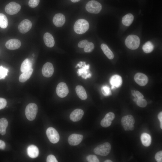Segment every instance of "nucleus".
I'll return each instance as SVG.
<instances>
[{"instance_id": "f257e3e1", "label": "nucleus", "mask_w": 162, "mask_h": 162, "mask_svg": "<svg viewBox=\"0 0 162 162\" xmlns=\"http://www.w3.org/2000/svg\"><path fill=\"white\" fill-rule=\"evenodd\" d=\"M89 28L88 22L84 19L77 20L75 23L74 26V31L79 34L84 33L88 30Z\"/></svg>"}, {"instance_id": "f03ea898", "label": "nucleus", "mask_w": 162, "mask_h": 162, "mask_svg": "<svg viewBox=\"0 0 162 162\" xmlns=\"http://www.w3.org/2000/svg\"><path fill=\"white\" fill-rule=\"evenodd\" d=\"M140 40L139 37L135 35H130L126 38L125 43L126 46L131 50H135L139 46Z\"/></svg>"}, {"instance_id": "7ed1b4c3", "label": "nucleus", "mask_w": 162, "mask_h": 162, "mask_svg": "<svg viewBox=\"0 0 162 162\" xmlns=\"http://www.w3.org/2000/svg\"><path fill=\"white\" fill-rule=\"evenodd\" d=\"M38 107L34 103H30L26 106L25 113L26 117L29 121H33L35 118L37 113Z\"/></svg>"}, {"instance_id": "20e7f679", "label": "nucleus", "mask_w": 162, "mask_h": 162, "mask_svg": "<svg viewBox=\"0 0 162 162\" xmlns=\"http://www.w3.org/2000/svg\"><path fill=\"white\" fill-rule=\"evenodd\" d=\"M121 123L126 131L132 130L134 128V124L135 123V120L131 115H127L123 117L121 119Z\"/></svg>"}, {"instance_id": "39448f33", "label": "nucleus", "mask_w": 162, "mask_h": 162, "mask_svg": "<svg viewBox=\"0 0 162 162\" xmlns=\"http://www.w3.org/2000/svg\"><path fill=\"white\" fill-rule=\"evenodd\" d=\"M111 149L110 144L108 142H105L99 145L94 149V153L98 155L106 156L110 152Z\"/></svg>"}, {"instance_id": "423d86ee", "label": "nucleus", "mask_w": 162, "mask_h": 162, "mask_svg": "<svg viewBox=\"0 0 162 162\" xmlns=\"http://www.w3.org/2000/svg\"><path fill=\"white\" fill-rule=\"evenodd\" d=\"M86 10L90 13L98 14L100 11L102 6L98 2L95 0H92L86 4Z\"/></svg>"}, {"instance_id": "0eeeda50", "label": "nucleus", "mask_w": 162, "mask_h": 162, "mask_svg": "<svg viewBox=\"0 0 162 162\" xmlns=\"http://www.w3.org/2000/svg\"><path fill=\"white\" fill-rule=\"evenodd\" d=\"M46 135L50 141L52 143L58 142L60 139L59 134L57 131L52 127L48 128L46 131Z\"/></svg>"}, {"instance_id": "6e6552de", "label": "nucleus", "mask_w": 162, "mask_h": 162, "mask_svg": "<svg viewBox=\"0 0 162 162\" xmlns=\"http://www.w3.org/2000/svg\"><path fill=\"white\" fill-rule=\"evenodd\" d=\"M21 8V6L19 4L15 2H11L6 6L5 11L7 14L12 15L18 13Z\"/></svg>"}, {"instance_id": "1a4fd4ad", "label": "nucleus", "mask_w": 162, "mask_h": 162, "mask_svg": "<svg viewBox=\"0 0 162 162\" xmlns=\"http://www.w3.org/2000/svg\"><path fill=\"white\" fill-rule=\"evenodd\" d=\"M56 92L59 97H65L69 92V90L66 84L64 82H61L57 85L56 88Z\"/></svg>"}, {"instance_id": "9d476101", "label": "nucleus", "mask_w": 162, "mask_h": 162, "mask_svg": "<svg viewBox=\"0 0 162 162\" xmlns=\"http://www.w3.org/2000/svg\"><path fill=\"white\" fill-rule=\"evenodd\" d=\"M32 25V23L30 20L25 19L20 23L18 26V29L20 33L25 34L31 29Z\"/></svg>"}, {"instance_id": "9b49d317", "label": "nucleus", "mask_w": 162, "mask_h": 162, "mask_svg": "<svg viewBox=\"0 0 162 162\" xmlns=\"http://www.w3.org/2000/svg\"><path fill=\"white\" fill-rule=\"evenodd\" d=\"M54 71L53 65L51 63L47 62L43 65L42 69L43 75L45 77H50L52 76Z\"/></svg>"}, {"instance_id": "f8f14e48", "label": "nucleus", "mask_w": 162, "mask_h": 162, "mask_svg": "<svg viewBox=\"0 0 162 162\" xmlns=\"http://www.w3.org/2000/svg\"><path fill=\"white\" fill-rule=\"evenodd\" d=\"M134 80L137 84L141 86L146 85L148 81L147 76L144 74L141 73H137L135 75Z\"/></svg>"}, {"instance_id": "ddd939ff", "label": "nucleus", "mask_w": 162, "mask_h": 162, "mask_svg": "<svg viewBox=\"0 0 162 162\" xmlns=\"http://www.w3.org/2000/svg\"><path fill=\"white\" fill-rule=\"evenodd\" d=\"M86 63L84 62L82 65L80 67L82 68L78 70L77 73L79 76H81L84 79L90 78L91 76V74L89 73V65H86Z\"/></svg>"}, {"instance_id": "4468645a", "label": "nucleus", "mask_w": 162, "mask_h": 162, "mask_svg": "<svg viewBox=\"0 0 162 162\" xmlns=\"http://www.w3.org/2000/svg\"><path fill=\"white\" fill-rule=\"evenodd\" d=\"M115 118V115L113 113L111 112L108 113L101 121L100 122L101 126L105 128L110 126L112 123V121Z\"/></svg>"}, {"instance_id": "2eb2a0df", "label": "nucleus", "mask_w": 162, "mask_h": 162, "mask_svg": "<svg viewBox=\"0 0 162 162\" xmlns=\"http://www.w3.org/2000/svg\"><path fill=\"white\" fill-rule=\"evenodd\" d=\"M83 138L82 135L77 134H73L68 137V141L69 144L73 146H75L79 144Z\"/></svg>"}, {"instance_id": "dca6fc26", "label": "nucleus", "mask_w": 162, "mask_h": 162, "mask_svg": "<svg viewBox=\"0 0 162 162\" xmlns=\"http://www.w3.org/2000/svg\"><path fill=\"white\" fill-rule=\"evenodd\" d=\"M21 45L20 41L17 39H12L8 40L6 43V48L10 50H15L19 48Z\"/></svg>"}, {"instance_id": "f3484780", "label": "nucleus", "mask_w": 162, "mask_h": 162, "mask_svg": "<svg viewBox=\"0 0 162 162\" xmlns=\"http://www.w3.org/2000/svg\"><path fill=\"white\" fill-rule=\"evenodd\" d=\"M65 22V16L61 13L56 14L53 17V22L56 27H60L62 26Z\"/></svg>"}, {"instance_id": "a211bd4d", "label": "nucleus", "mask_w": 162, "mask_h": 162, "mask_svg": "<svg viewBox=\"0 0 162 162\" xmlns=\"http://www.w3.org/2000/svg\"><path fill=\"white\" fill-rule=\"evenodd\" d=\"M84 113L82 110L80 109H76L71 112L70 116V118L73 122L78 121L82 118Z\"/></svg>"}, {"instance_id": "6ab92c4d", "label": "nucleus", "mask_w": 162, "mask_h": 162, "mask_svg": "<svg viewBox=\"0 0 162 162\" xmlns=\"http://www.w3.org/2000/svg\"><path fill=\"white\" fill-rule=\"evenodd\" d=\"M44 40L45 45L49 47H52L55 44V41L52 35L48 32H46L44 35Z\"/></svg>"}, {"instance_id": "aec40b11", "label": "nucleus", "mask_w": 162, "mask_h": 162, "mask_svg": "<svg viewBox=\"0 0 162 162\" xmlns=\"http://www.w3.org/2000/svg\"><path fill=\"white\" fill-rule=\"evenodd\" d=\"M122 77L118 75H115L110 78V83L112 86L116 88H118L122 85Z\"/></svg>"}, {"instance_id": "412c9836", "label": "nucleus", "mask_w": 162, "mask_h": 162, "mask_svg": "<svg viewBox=\"0 0 162 162\" xmlns=\"http://www.w3.org/2000/svg\"><path fill=\"white\" fill-rule=\"evenodd\" d=\"M27 152L28 156L30 158H34L38 155L39 151L36 146L34 145H31L27 148Z\"/></svg>"}, {"instance_id": "4be33fe9", "label": "nucleus", "mask_w": 162, "mask_h": 162, "mask_svg": "<svg viewBox=\"0 0 162 162\" xmlns=\"http://www.w3.org/2000/svg\"><path fill=\"white\" fill-rule=\"evenodd\" d=\"M76 92L78 97L82 100H85L87 98V95L84 88L81 86H77Z\"/></svg>"}, {"instance_id": "5701e85b", "label": "nucleus", "mask_w": 162, "mask_h": 162, "mask_svg": "<svg viewBox=\"0 0 162 162\" xmlns=\"http://www.w3.org/2000/svg\"><path fill=\"white\" fill-rule=\"evenodd\" d=\"M100 47L104 54L109 59H112L113 58L114 56L113 53L106 44H102Z\"/></svg>"}, {"instance_id": "b1692460", "label": "nucleus", "mask_w": 162, "mask_h": 162, "mask_svg": "<svg viewBox=\"0 0 162 162\" xmlns=\"http://www.w3.org/2000/svg\"><path fill=\"white\" fill-rule=\"evenodd\" d=\"M33 72L32 68L21 74L19 77V81L21 82H24L28 80L31 77Z\"/></svg>"}, {"instance_id": "393cba45", "label": "nucleus", "mask_w": 162, "mask_h": 162, "mask_svg": "<svg viewBox=\"0 0 162 162\" xmlns=\"http://www.w3.org/2000/svg\"><path fill=\"white\" fill-rule=\"evenodd\" d=\"M32 63L28 58L26 59L22 62L20 67V70L22 73L27 71L32 68Z\"/></svg>"}, {"instance_id": "a878e982", "label": "nucleus", "mask_w": 162, "mask_h": 162, "mask_svg": "<svg viewBox=\"0 0 162 162\" xmlns=\"http://www.w3.org/2000/svg\"><path fill=\"white\" fill-rule=\"evenodd\" d=\"M134 19V16L132 14H128L123 17L122 22L124 25L128 26L132 24Z\"/></svg>"}, {"instance_id": "bb28decb", "label": "nucleus", "mask_w": 162, "mask_h": 162, "mask_svg": "<svg viewBox=\"0 0 162 162\" xmlns=\"http://www.w3.org/2000/svg\"><path fill=\"white\" fill-rule=\"evenodd\" d=\"M141 139L143 145L145 146H148L151 143V138L150 135L146 133L141 134Z\"/></svg>"}, {"instance_id": "cd10ccee", "label": "nucleus", "mask_w": 162, "mask_h": 162, "mask_svg": "<svg viewBox=\"0 0 162 162\" xmlns=\"http://www.w3.org/2000/svg\"><path fill=\"white\" fill-rule=\"evenodd\" d=\"M8 125L7 119L5 118L0 119V134L2 135H4L6 132V129Z\"/></svg>"}, {"instance_id": "c85d7f7f", "label": "nucleus", "mask_w": 162, "mask_h": 162, "mask_svg": "<svg viewBox=\"0 0 162 162\" xmlns=\"http://www.w3.org/2000/svg\"><path fill=\"white\" fill-rule=\"evenodd\" d=\"M154 47V45L152 43L148 41L143 45L142 49L144 52L148 53L151 52L153 50Z\"/></svg>"}, {"instance_id": "c756f323", "label": "nucleus", "mask_w": 162, "mask_h": 162, "mask_svg": "<svg viewBox=\"0 0 162 162\" xmlns=\"http://www.w3.org/2000/svg\"><path fill=\"white\" fill-rule=\"evenodd\" d=\"M8 24V19L4 14L0 13V27L3 28L7 27Z\"/></svg>"}, {"instance_id": "7c9ffc66", "label": "nucleus", "mask_w": 162, "mask_h": 162, "mask_svg": "<svg viewBox=\"0 0 162 162\" xmlns=\"http://www.w3.org/2000/svg\"><path fill=\"white\" fill-rule=\"evenodd\" d=\"M103 94L105 96H108L111 94L110 88L107 86H103L101 88Z\"/></svg>"}, {"instance_id": "2f4dec72", "label": "nucleus", "mask_w": 162, "mask_h": 162, "mask_svg": "<svg viewBox=\"0 0 162 162\" xmlns=\"http://www.w3.org/2000/svg\"><path fill=\"white\" fill-rule=\"evenodd\" d=\"M94 48V45L92 42H88L84 48V51L86 52H92Z\"/></svg>"}, {"instance_id": "473e14b6", "label": "nucleus", "mask_w": 162, "mask_h": 162, "mask_svg": "<svg viewBox=\"0 0 162 162\" xmlns=\"http://www.w3.org/2000/svg\"><path fill=\"white\" fill-rule=\"evenodd\" d=\"M8 72V69L3 67L2 66H0V79H4L7 75Z\"/></svg>"}, {"instance_id": "72a5a7b5", "label": "nucleus", "mask_w": 162, "mask_h": 162, "mask_svg": "<svg viewBox=\"0 0 162 162\" xmlns=\"http://www.w3.org/2000/svg\"><path fill=\"white\" fill-rule=\"evenodd\" d=\"M136 102L137 105L140 107H145L147 105V102L146 100L143 98H137Z\"/></svg>"}, {"instance_id": "f704fd0d", "label": "nucleus", "mask_w": 162, "mask_h": 162, "mask_svg": "<svg viewBox=\"0 0 162 162\" xmlns=\"http://www.w3.org/2000/svg\"><path fill=\"white\" fill-rule=\"evenodd\" d=\"M86 160L89 162H99V160L97 156L94 155H90L86 157Z\"/></svg>"}, {"instance_id": "c9c22d12", "label": "nucleus", "mask_w": 162, "mask_h": 162, "mask_svg": "<svg viewBox=\"0 0 162 162\" xmlns=\"http://www.w3.org/2000/svg\"><path fill=\"white\" fill-rule=\"evenodd\" d=\"M40 2V0H29L28 4L29 6L32 8L37 7Z\"/></svg>"}, {"instance_id": "e433bc0d", "label": "nucleus", "mask_w": 162, "mask_h": 162, "mask_svg": "<svg viewBox=\"0 0 162 162\" xmlns=\"http://www.w3.org/2000/svg\"><path fill=\"white\" fill-rule=\"evenodd\" d=\"M155 158L158 162L162 161V152L160 151L157 152L155 155Z\"/></svg>"}, {"instance_id": "4c0bfd02", "label": "nucleus", "mask_w": 162, "mask_h": 162, "mask_svg": "<svg viewBox=\"0 0 162 162\" xmlns=\"http://www.w3.org/2000/svg\"><path fill=\"white\" fill-rule=\"evenodd\" d=\"M7 104L6 100L4 98H0V110L4 108Z\"/></svg>"}, {"instance_id": "58836bf2", "label": "nucleus", "mask_w": 162, "mask_h": 162, "mask_svg": "<svg viewBox=\"0 0 162 162\" xmlns=\"http://www.w3.org/2000/svg\"><path fill=\"white\" fill-rule=\"evenodd\" d=\"M46 162H57L58 161L56 157L53 155H49L47 157Z\"/></svg>"}, {"instance_id": "ea45409f", "label": "nucleus", "mask_w": 162, "mask_h": 162, "mask_svg": "<svg viewBox=\"0 0 162 162\" xmlns=\"http://www.w3.org/2000/svg\"><path fill=\"white\" fill-rule=\"evenodd\" d=\"M88 42V41L86 40H81L79 43L78 46L80 48H84Z\"/></svg>"}, {"instance_id": "a19ab883", "label": "nucleus", "mask_w": 162, "mask_h": 162, "mask_svg": "<svg viewBox=\"0 0 162 162\" xmlns=\"http://www.w3.org/2000/svg\"><path fill=\"white\" fill-rule=\"evenodd\" d=\"M136 96L138 99L142 98H144L143 95L139 91H136L135 92Z\"/></svg>"}, {"instance_id": "79ce46f5", "label": "nucleus", "mask_w": 162, "mask_h": 162, "mask_svg": "<svg viewBox=\"0 0 162 162\" xmlns=\"http://www.w3.org/2000/svg\"><path fill=\"white\" fill-rule=\"evenodd\" d=\"M158 118L160 122V127L162 129V112H160L158 114Z\"/></svg>"}, {"instance_id": "37998d69", "label": "nucleus", "mask_w": 162, "mask_h": 162, "mask_svg": "<svg viewBox=\"0 0 162 162\" xmlns=\"http://www.w3.org/2000/svg\"><path fill=\"white\" fill-rule=\"evenodd\" d=\"M6 145L4 142L0 140V149L4 150L5 147Z\"/></svg>"}, {"instance_id": "c03bdc74", "label": "nucleus", "mask_w": 162, "mask_h": 162, "mask_svg": "<svg viewBox=\"0 0 162 162\" xmlns=\"http://www.w3.org/2000/svg\"><path fill=\"white\" fill-rule=\"evenodd\" d=\"M135 91L134 90H132L131 91L132 95L135 97H136Z\"/></svg>"}, {"instance_id": "a18cd8bd", "label": "nucleus", "mask_w": 162, "mask_h": 162, "mask_svg": "<svg viewBox=\"0 0 162 162\" xmlns=\"http://www.w3.org/2000/svg\"><path fill=\"white\" fill-rule=\"evenodd\" d=\"M71 1L73 2H79L80 0H70Z\"/></svg>"}, {"instance_id": "49530a36", "label": "nucleus", "mask_w": 162, "mask_h": 162, "mask_svg": "<svg viewBox=\"0 0 162 162\" xmlns=\"http://www.w3.org/2000/svg\"><path fill=\"white\" fill-rule=\"evenodd\" d=\"M104 162H112V161L109 160H105Z\"/></svg>"}]
</instances>
